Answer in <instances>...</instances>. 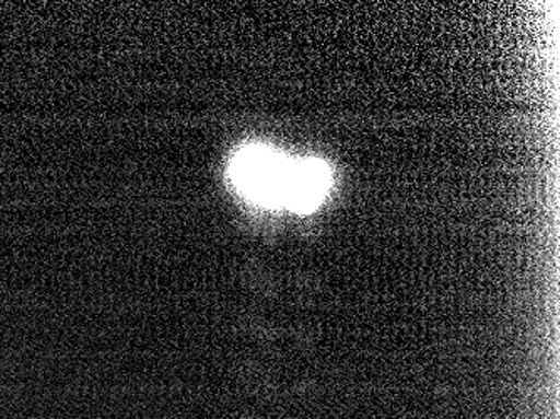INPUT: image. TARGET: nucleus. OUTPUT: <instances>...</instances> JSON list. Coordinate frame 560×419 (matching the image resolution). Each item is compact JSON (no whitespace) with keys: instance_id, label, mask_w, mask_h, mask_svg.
I'll return each instance as SVG.
<instances>
[{"instance_id":"f257e3e1","label":"nucleus","mask_w":560,"mask_h":419,"mask_svg":"<svg viewBox=\"0 0 560 419\" xmlns=\"http://www.w3.org/2000/svg\"><path fill=\"white\" fill-rule=\"evenodd\" d=\"M291 159L272 144L247 143L232 154L226 179L248 203L270 210L284 208Z\"/></svg>"},{"instance_id":"f03ea898","label":"nucleus","mask_w":560,"mask_h":419,"mask_svg":"<svg viewBox=\"0 0 560 419\" xmlns=\"http://www.w3.org/2000/svg\"><path fill=\"white\" fill-rule=\"evenodd\" d=\"M335 175L324 160L316 156H292L285 185L284 208L294 213H311L326 200Z\"/></svg>"}]
</instances>
